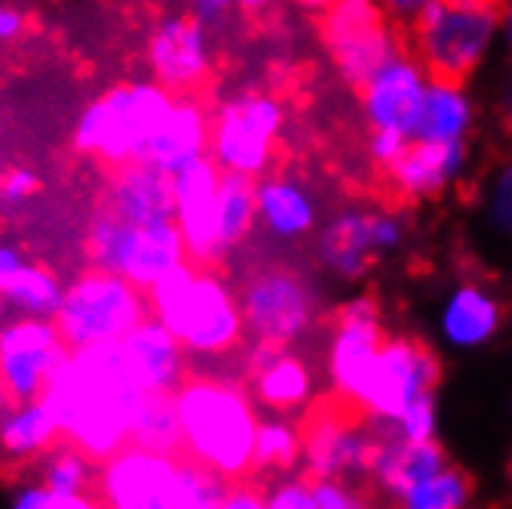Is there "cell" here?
Instances as JSON below:
<instances>
[{"instance_id": "cell-1", "label": "cell", "mask_w": 512, "mask_h": 509, "mask_svg": "<svg viewBox=\"0 0 512 509\" xmlns=\"http://www.w3.org/2000/svg\"><path fill=\"white\" fill-rule=\"evenodd\" d=\"M145 395L124 343L115 340L68 352L38 402L62 429L65 445L102 466L130 445L133 417Z\"/></svg>"}, {"instance_id": "cell-2", "label": "cell", "mask_w": 512, "mask_h": 509, "mask_svg": "<svg viewBox=\"0 0 512 509\" xmlns=\"http://www.w3.org/2000/svg\"><path fill=\"white\" fill-rule=\"evenodd\" d=\"M176 414L182 429V454L219 479L238 482L250 476L260 417L253 395L232 377L189 374L176 389Z\"/></svg>"}, {"instance_id": "cell-3", "label": "cell", "mask_w": 512, "mask_h": 509, "mask_svg": "<svg viewBox=\"0 0 512 509\" xmlns=\"http://www.w3.org/2000/svg\"><path fill=\"white\" fill-rule=\"evenodd\" d=\"M145 297L149 312L179 340L189 358H226L247 337L238 290L213 266L179 263L145 290Z\"/></svg>"}, {"instance_id": "cell-4", "label": "cell", "mask_w": 512, "mask_h": 509, "mask_svg": "<svg viewBox=\"0 0 512 509\" xmlns=\"http://www.w3.org/2000/svg\"><path fill=\"white\" fill-rule=\"evenodd\" d=\"M176 93L158 81H127L93 99L71 130V149L108 167L145 161L149 142L170 115Z\"/></svg>"}, {"instance_id": "cell-5", "label": "cell", "mask_w": 512, "mask_h": 509, "mask_svg": "<svg viewBox=\"0 0 512 509\" xmlns=\"http://www.w3.org/2000/svg\"><path fill=\"white\" fill-rule=\"evenodd\" d=\"M408 41L432 78L469 81L503 41L500 0H435Z\"/></svg>"}, {"instance_id": "cell-6", "label": "cell", "mask_w": 512, "mask_h": 509, "mask_svg": "<svg viewBox=\"0 0 512 509\" xmlns=\"http://www.w3.org/2000/svg\"><path fill=\"white\" fill-rule=\"evenodd\" d=\"M149 315V297H145L142 287L115 272L90 266L75 281L65 284V294L53 321L65 346L75 352L99 343L124 340Z\"/></svg>"}, {"instance_id": "cell-7", "label": "cell", "mask_w": 512, "mask_h": 509, "mask_svg": "<svg viewBox=\"0 0 512 509\" xmlns=\"http://www.w3.org/2000/svg\"><path fill=\"white\" fill-rule=\"evenodd\" d=\"M287 124L284 102L266 90H241L210 112L207 155L223 173L260 179L272 170Z\"/></svg>"}, {"instance_id": "cell-8", "label": "cell", "mask_w": 512, "mask_h": 509, "mask_svg": "<svg viewBox=\"0 0 512 509\" xmlns=\"http://www.w3.org/2000/svg\"><path fill=\"white\" fill-rule=\"evenodd\" d=\"M87 260L93 269L115 272L136 287L149 290L164 272L186 263V241L173 220L164 223H124L108 207H96L87 226Z\"/></svg>"}, {"instance_id": "cell-9", "label": "cell", "mask_w": 512, "mask_h": 509, "mask_svg": "<svg viewBox=\"0 0 512 509\" xmlns=\"http://www.w3.org/2000/svg\"><path fill=\"white\" fill-rule=\"evenodd\" d=\"M238 303L253 343L290 346L303 340L321 315V294L312 278L287 266H266L247 275Z\"/></svg>"}, {"instance_id": "cell-10", "label": "cell", "mask_w": 512, "mask_h": 509, "mask_svg": "<svg viewBox=\"0 0 512 509\" xmlns=\"http://www.w3.org/2000/svg\"><path fill=\"white\" fill-rule=\"evenodd\" d=\"M408 238V226L386 207L349 204L315 229V263L340 281H358L371 266L395 253Z\"/></svg>"}, {"instance_id": "cell-11", "label": "cell", "mask_w": 512, "mask_h": 509, "mask_svg": "<svg viewBox=\"0 0 512 509\" xmlns=\"http://www.w3.org/2000/svg\"><path fill=\"white\" fill-rule=\"evenodd\" d=\"M321 44L343 84L361 87L401 47V31L377 0H337L321 13Z\"/></svg>"}, {"instance_id": "cell-12", "label": "cell", "mask_w": 512, "mask_h": 509, "mask_svg": "<svg viewBox=\"0 0 512 509\" xmlns=\"http://www.w3.org/2000/svg\"><path fill=\"white\" fill-rule=\"evenodd\" d=\"M68 352L53 318L0 321V417L38 402Z\"/></svg>"}, {"instance_id": "cell-13", "label": "cell", "mask_w": 512, "mask_h": 509, "mask_svg": "<svg viewBox=\"0 0 512 509\" xmlns=\"http://www.w3.org/2000/svg\"><path fill=\"white\" fill-rule=\"evenodd\" d=\"M435 383L438 358L426 343L414 337H386L355 408L371 420L395 423L414 402L432 395Z\"/></svg>"}, {"instance_id": "cell-14", "label": "cell", "mask_w": 512, "mask_h": 509, "mask_svg": "<svg viewBox=\"0 0 512 509\" xmlns=\"http://www.w3.org/2000/svg\"><path fill=\"white\" fill-rule=\"evenodd\" d=\"M361 417V411L337 395L309 411L300 423V435L312 479H337L352 469H371L377 439L361 429Z\"/></svg>"}, {"instance_id": "cell-15", "label": "cell", "mask_w": 512, "mask_h": 509, "mask_svg": "<svg viewBox=\"0 0 512 509\" xmlns=\"http://www.w3.org/2000/svg\"><path fill=\"white\" fill-rule=\"evenodd\" d=\"M383 340V315L371 297H352L337 309L331 337H327V377H331L334 395L346 405L355 408Z\"/></svg>"}, {"instance_id": "cell-16", "label": "cell", "mask_w": 512, "mask_h": 509, "mask_svg": "<svg viewBox=\"0 0 512 509\" xmlns=\"http://www.w3.org/2000/svg\"><path fill=\"white\" fill-rule=\"evenodd\" d=\"M432 75L411 50H398L358 87V108L368 130L414 139L420 105Z\"/></svg>"}, {"instance_id": "cell-17", "label": "cell", "mask_w": 512, "mask_h": 509, "mask_svg": "<svg viewBox=\"0 0 512 509\" xmlns=\"http://www.w3.org/2000/svg\"><path fill=\"white\" fill-rule=\"evenodd\" d=\"M219 170L210 155L173 173V223L186 241L189 260L198 266H219Z\"/></svg>"}, {"instance_id": "cell-18", "label": "cell", "mask_w": 512, "mask_h": 509, "mask_svg": "<svg viewBox=\"0 0 512 509\" xmlns=\"http://www.w3.org/2000/svg\"><path fill=\"white\" fill-rule=\"evenodd\" d=\"M152 81L170 93H195L213 68L210 28L195 16H167L149 38Z\"/></svg>"}, {"instance_id": "cell-19", "label": "cell", "mask_w": 512, "mask_h": 509, "mask_svg": "<svg viewBox=\"0 0 512 509\" xmlns=\"http://www.w3.org/2000/svg\"><path fill=\"white\" fill-rule=\"evenodd\" d=\"M469 167V142H423L411 139L405 155L389 170V189L405 201H429L454 189Z\"/></svg>"}, {"instance_id": "cell-20", "label": "cell", "mask_w": 512, "mask_h": 509, "mask_svg": "<svg viewBox=\"0 0 512 509\" xmlns=\"http://www.w3.org/2000/svg\"><path fill=\"white\" fill-rule=\"evenodd\" d=\"M244 374L253 402L275 414L300 411L312 398V368L303 355L290 352V346L253 343L244 358Z\"/></svg>"}, {"instance_id": "cell-21", "label": "cell", "mask_w": 512, "mask_h": 509, "mask_svg": "<svg viewBox=\"0 0 512 509\" xmlns=\"http://www.w3.org/2000/svg\"><path fill=\"white\" fill-rule=\"evenodd\" d=\"M256 226L278 241H303L321 226L318 195L294 173H266L256 179Z\"/></svg>"}, {"instance_id": "cell-22", "label": "cell", "mask_w": 512, "mask_h": 509, "mask_svg": "<svg viewBox=\"0 0 512 509\" xmlns=\"http://www.w3.org/2000/svg\"><path fill=\"white\" fill-rule=\"evenodd\" d=\"M124 223H164L173 220V176L152 161H130L108 176L99 201Z\"/></svg>"}, {"instance_id": "cell-23", "label": "cell", "mask_w": 512, "mask_h": 509, "mask_svg": "<svg viewBox=\"0 0 512 509\" xmlns=\"http://www.w3.org/2000/svg\"><path fill=\"white\" fill-rule=\"evenodd\" d=\"M503 324V303L482 281L454 284L438 306V334L451 349H482Z\"/></svg>"}, {"instance_id": "cell-24", "label": "cell", "mask_w": 512, "mask_h": 509, "mask_svg": "<svg viewBox=\"0 0 512 509\" xmlns=\"http://www.w3.org/2000/svg\"><path fill=\"white\" fill-rule=\"evenodd\" d=\"M145 392H176L189 377V355L167 327L149 315L121 340Z\"/></svg>"}, {"instance_id": "cell-25", "label": "cell", "mask_w": 512, "mask_h": 509, "mask_svg": "<svg viewBox=\"0 0 512 509\" xmlns=\"http://www.w3.org/2000/svg\"><path fill=\"white\" fill-rule=\"evenodd\" d=\"M207 149H210V108L192 93H176L170 115L164 118L155 139L149 142L145 161L158 164L173 176L186 164L204 158Z\"/></svg>"}, {"instance_id": "cell-26", "label": "cell", "mask_w": 512, "mask_h": 509, "mask_svg": "<svg viewBox=\"0 0 512 509\" xmlns=\"http://www.w3.org/2000/svg\"><path fill=\"white\" fill-rule=\"evenodd\" d=\"M475 127V102L466 81L432 78L420 105L414 139L423 142H469Z\"/></svg>"}, {"instance_id": "cell-27", "label": "cell", "mask_w": 512, "mask_h": 509, "mask_svg": "<svg viewBox=\"0 0 512 509\" xmlns=\"http://www.w3.org/2000/svg\"><path fill=\"white\" fill-rule=\"evenodd\" d=\"M65 445V435L41 402L22 405L0 417V469H22L53 448Z\"/></svg>"}, {"instance_id": "cell-28", "label": "cell", "mask_w": 512, "mask_h": 509, "mask_svg": "<svg viewBox=\"0 0 512 509\" xmlns=\"http://www.w3.org/2000/svg\"><path fill=\"white\" fill-rule=\"evenodd\" d=\"M448 466L445 460V451L435 439L429 442H401V439H377V448H374V460H371V472L377 476V482L401 497L411 485L435 476V472H442Z\"/></svg>"}, {"instance_id": "cell-29", "label": "cell", "mask_w": 512, "mask_h": 509, "mask_svg": "<svg viewBox=\"0 0 512 509\" xmlns=\"http://www.w3.org/2000/svg\"><path fill=\"white\" fill-rule=\"evenodd\" d=\"M62 294L65 284L59 281V275L28 260L0 284V297H4L7 309L31 318H53L62 303Z\"/></svg>"}, {"instance_id": "cell-30", "label": "cell", "mask_w": 512, "mask_h": 509, "mask_svg": "<svg viewBox=\"0 0 512 509\" xmlns=\"http://www.w3.org/2000/svg\"><path fill=\"white\" fill-rule=\"evenodd\" d=\"M130 445L155 451L164 457L182 454V429L176 414V392H149L139 402L133 429H130Z\"/></svg>"}, {"instance_id": "cell-31", "label": "cell", "mask_w": 512, "mask_h": 509, "mask_svg": "<svg viewBox=\"0 0 512 509\" xmlns=\"http://www.w3.org/2000/svg\"><path fill=\"white\" fill-rule=\"evenodd\" d=\"M256 229V179L223 173L219 176V250L223 260Z\"/></svg>"}, {"instance_id": "cell-32", "label": "cell", "mask_w": 512, "mask_h": 509, "mask_svg": "<svg viewBox=\"0 0 512 509\" xmlns=\"http://www.w3.org/2000/svg\"><path fill=\"white\" fill-rule=\"evenodd\" d=\"M41 466V485L50 494H75V491H93L99 466H93L84 454H78L71 445H59L50 454L34 460Z\"/></svg>"}, {"instance_id": "cell-33", "label": "cell", "mask_w": 512, "mask_h": 509, "mask_svg": "<svg viewBox=\"0 0 512 509\" xmlns=\"http://www.w3.org/2000/svg\"><path fill=\"white\" fill-rule=\"evenodd\" d=\"M300 454H303L300 426L287 420H266L256 429L250 476H256V472H272V469L284 472L300 460Z\"/></svg>"}, {"instance_id": "cell-34", "label": "cell", "mask_w": 512, "mask_h": 509, "mask_svg": "<svg viewBox=\"0 0 512 509\" xmlns=\"http://www.w3.org/2000/svg\"><path fill=\"white\" fill-rule=\"evenodd\" d=\"M469 500V479L457 469H442L435 476L411 485L398 497L401 509H463Z\"/></svg>"}, {"instance_id": "cell-35", "label": "cell", "mask_w": 512, "mask_h": 509, "mask_svg": "<svg viewBox=\"0 0 512 509\" xmlns=\"http://www.w3.org/2000/svg\"><path fill=\"white\" fill-rule=\"evenodd\" d=\"M482 210H485L491 232L512 241V158L503 161L491 173L485 186V198H482Z\"/></svg>"}, {"instance_id": "cell-36", "label": "cell", "mask_w": 512, "mask_h": 509, "mask_svg": "<svg viewBox=\"0 0 512 509\" xmlns=\"http://www.w3.org/2000/svg\"><path fill=\"white\" fill-rule=\"evenodd\" d=\"M395 429V439L401 442H429L435 435V398L426 395L414 402L395 423H386Z\"/></svg>"}, {"instance_id": "cell-37", "label": "cell", "mask_w": 512, "mask_h": 509, "mask_svg": "<svg viewBox=\"0 0 512 509\" xmlns=\"http://www.w3.org/2000/svg\"><path fill=\"white\" fill-rule=\"evenodd\" d=\"M41 192V176L31 167H10L0 176V204L4 207H22Z\"/></svg>"}, {"instance_id": "cell-38", "label": "cell", "mask_w": 512, "mask_h": 509, "mask_svg": "<svg viewBox=\"0 0 512 509\" xmlns=\"http://www.w3.org/2000/svg\"><path fill=\"white\" fill-rule=\"evenodd\" d=\"M408 142L405 136H398V133H386V130H368V142H364V152H368L371 164L380 167L383 173L405 155L408 149Z\"/></svg>"}, {"instance_id": "cell-39", "label": "cell", "mask_w": 512, "mask_h": 509, "mask_svg": "<svg viewBox=\"0 0 512 509\" xmlns=\"http://www.w3.org/2000/svg\"><path fill=\"white\" fill-rule=\"evenodd\" d=\"M266 509H318L312 485L297 479V482H284L272 494H266Z\"/></svg>"}, {"instance_id": "cell-40", "label": "cell", "mask_w": 512, "mask_h": 509, "mask_svg": "<svg viewBox=\"0 0 512 509\" xmlns=\"http://www.w3.org/2000/svg\"><path fill=\"white\" fill-rule=\"evenodd\" d=\"M216 509H266V491H263V485L253 482V476L229 482Z\"/></svg>"}, {"instance_id": "cell-41", "label": "cell", "mask_w": 512, "mask_h": 509, "mask_svg": "<svg viewBox=\"0 0 512 509\" xmlns=\"http://www.w3.org/2000/svg\"><path fill=\"white\" fill-rule=\"evenodd\" d=\"M312 494H315L318 509H368L337 479H315L312 482Z\"/></svg>"}, {"instance_id": "cell-42", "label": "cell", "mask_w": 512, "mask_h": 509, "mask_svg": "<svg viewBox=\"0 0 512 509\" xmlns=\"http://www.w3.org/2000/svg\"><path fill=\"white\" fill-rule=\"evenodd\" d=\"M377 4L398 31H411L435 0H377Z\"/></svg>"}, {"instance_id": "cell-43", "label": "cell", "mask_w": 512, "mask_h": 509, "mask_svg": "<svg viewBox=\"0 0 512 509\" xmlns=\"http://www.w3.org/2000/svg\"><path fill=\"white\" fill-rule=\"evenodd\" d=\"M25 28H28L25 13L19 7L7 4V0H0V47L19 41L22 34H25Z\"/></svg>"}, {"instance_id": "cell-44", "label": "cell", "mask_w": 512, "mask_h": 509, "mask_svg": "<svg viewBox=\"0 0 512 509\" xmlns=\"http://www.w3.org/2000/svg\"><path fill=\"white\" fill-rule=\"evenodd\" d=\"M47 509H105V503L93 488V491H75V494H50Z\"/></svg>"}, {"instance_id": "cell-45", "label": "cell", "mask_w": 512, "mask_h": 509, "mask_svg": "<svg viewBox=\"0 0 512 509\" xmlns=\"http://www.w3.org/2000/svg\"><path fill=\"white\" fill-rule=\"evenodd\" d=\"M192 7H195V19H201L210 28L226 19V13L235 7V0H192Z\"/></svg>"}, {"instance_id": "cell-46", "label": "cell", "mask_w": 512, "mask_h": 509, "mask_svg": "<svg viewBox=\"0 0 512 509\" xmlns=\"http://www.w3.org/2000/svg\"><path fill=\"white\" fill-rule=\"evenodd\" d=\"M25 263V253L13 244H0V284H4L19 266Z\"/></svg>"}, {"instance_id": "cell-47", "label": "cell", "mask_w": 512, "mask_h": 509, "mask_svg": "<svg viewBox=\"0 0 512 509\" xmlns=\"http://www.w3.org/2000/svg\"><path fill=\"white\" fill-rule=\"evenodd\" d=\"M47 506H50V491H44V488H28L16 500V509H47Z\"/></svg>"}, {"instance_id": "cell-48", "label": "cell", "mask_w": 512, "mask_h": 509, "mask_svg": "<svg viewBox=\"0 0 512 509\" xmlns=\"http://www.w3.org/2000/svg\"><path fill=\"white\" fill-rule=\"evenodd\" d=\"M500 22H503V44L512 50V0H500Z\"/></svg>"}, {"instance_id": "cell-49", "label": "cell", "mask_w": 512, "mask_h": 509, "mask_svg": "<svg viewBox=\"0 0 512 509\" xmlns=\"http://www.w3.org/2000/svg\"><path fill=\"white\" fill-rule=\"evenodd\" d=\"M294 4L300 7V10H306V13H327V10H331L334 4H337V0H294Z\"/></svg>"}, {"instance_id": "cell-50", "label": "cell", "mask_w": 512, "mask_h": 509, "mask_svg": "<svg viewBox=\"0 0 512 509\" xmlns=\"http://www.w3.org/2000/svg\"><path fill=\"white\" fill-rule=\"evenodd\" d=\"M275 4V0H235V7L247 10V13H263Z\"/></svg>"}, {"instance_id": "cell-51", "label": "cell", "mask_w": 512, "mask_h": 509, "mask_svg": "<svg viewBox=\"0 0 512 509\" xmlns=\"http://www.w3.org/2000/svg\"><path fill=\"white\" fill-rule=\"evenodd\" d=\"M503 118H506V124H509V130H512V81H509V87H506V102H503Z\"/></svg>"}, {"instance_id": "cell-52", "label": "cell", "mask_w": 512, "mask_h": 509, "mask_svg": "<svg viewBox=\"0 0 512 509\" xmlns=\"http://www.w3.org/2000/svg\"><path fill=\"white\" fill-rule=\"evenodd\" d=\"M4 312H7V303H4V297H0V318H4Z\"/></svg>"}]
</instances>
